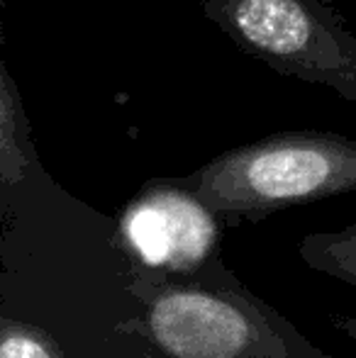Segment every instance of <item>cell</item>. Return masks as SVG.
<instances>
[{
  "label": "cell",
  "instance_id": "cell-2",
  "mask_svg": "<svg viewBox=\"0 0 356 358\" xmlns=\"http://www.w3.org/2000/svg\"><path fill=\"white\" fill-rule=\"evenodd\" d=\"M203 10L244 54L356 105V37L322 0H205Z\"/></svg>",
  "mask_w": 356,
  "mask_h": 358
},
{
  "label": "cell",
  "instance_id": "cell-6",
  "mask_svg": "<svg viewBox=\"0 0 356 358\" xmlns=\"http://www.w3.org/2000/svg\"><path fill=\"white\" fill-rule=\"evenodd\" d=\"M298 254L313 271L356 287V222L342 229L303 236Z\"/></svg>",
  "mask_w": 356,
  "mask_h": 358
},
{
  "label": "cell",
  "instance_id": "cell-8",
  "mask_svg": "<svg viewBox=\"0 0 356 358\" xmlns=\"http://www.w3.org/2000/svg\"><path fill=\"white\" fill-rule=\"evenodd\" d=\"M8 5V0H0V42H3V10Z\"/></svg>",
  "mask_w": 356,
  "mask_h": 358
},
{
  "label": "cell",
  "instance_id": "cell-7",
  "mask_svg": "<svg viewBox=\"0 0 356 358\" xmlns=\"http://www.w3.org/2000/svg\"><path fill=\"white\" fill-rule=\"evenodd\" d=\"M332 324H334V329H339L342 334H347L352 341H356V317L337 315V317H332Z\"/></svg>",
  "mask_w": 356,
  "mask_h": 358
},
{
  "label": "cell",
  "instance_id": "cell-9",
  "mask_svg": "<svg viewBox=\"0 0 356 358\" xmlns=\"http://www.w3.org/2000/svg\"><path fill=\"white\" fill-rule=\"evenodd\" d=\"M0 78H10L8 69H5V64H3V57H0Z\"/></svg>",
  "mask_w": 356,
  "mask_h": 358
},
{
  "label": "cell",
  "instance_id": "cell-3",
  "mask_svg": "<svg viewBox=\"0 0 356 358\" xmlns=\"http://www.w3.org/2000/svg\"><path fill=\"white\" fill-rule=\"evenodd\" d=\"M220 220L183 178L154 180L115 220L134 271L152 278L190 275L220 256Z\"/></svg>",
  "mask_w": 356,
  "mask_h": 358
},
{
  "label": "cell",
  "instance_id": "cell-5",
  "mask_svg": "<svg viewBox=\"0 0 356 358\" xmlns=\"http://www.w3.org/2000/svg\"><path fill=\"white\" fill-rule=\"evenodd\" d=\"M0 358H69L59 339L0 295Z\"/></svg>",
  "mask_w": 356,
  "mask_h": 358
},
{
  "label": "cell",
  "instance_id": "cell-4",
  "mask_svg": "<svg viewBox=\"0 0 356 358\" xmlns=\"http://www.w3.org/2000/svg\"><path fill=\"white\" fill-rule=\"evenodd\" d=\"M64 195L66 190L47 173L37 154L17 83L0 78V217L13 222Z\"/></svg>",
  "mask_w": 356,
  "mask_h": 358
},
{
  "label": "cell",
  "instance_id": "cell-1",
  "mask_svg": "<svg viewBox=\"0 0 356 358\" xmlns=\"http://www.w3.org/2000/svg\"><path fill=\"white\" fill-rule=\"evenodd\" d=\"M183 180L222 224L259 222L356 190V139L332 132L271 134L215 156Z\"/></svg>",
  "mask_w": 356,
  "mask_h": 358
}]
</instances>
